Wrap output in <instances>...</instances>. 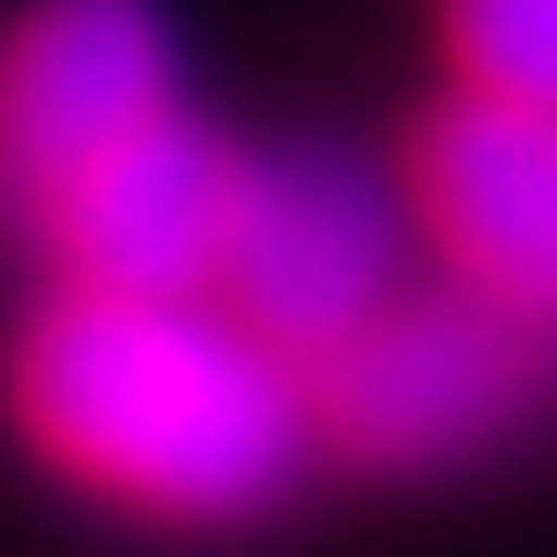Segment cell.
Instances as JSON below:
<instances>
[{
	"label": "cell",
	"instance_id": "cell-3",
	"mask_svg": "<svg viewBox=\"0 0 557 557\" xmlns=\"http://www.w3.org/2000/svg\"><path fill=\"white\" fill-rule=\"evenodd\" d=\"M416 230L394 175H372L361 153L329 143H285V153H240V197H230V240L208 296L273 350V361H318L339 350L372 307H394L416 285Z\"/></svg>",
	"mask_w": 557,
	"mask_h": 557
},
{
	"label": "cell",
	"instance_id": "cell-2",
	"mask_svg": "<svg viewBox=\"0 0 557 557\" xmlns=\"http://www.w3.org/2000/svg\"><path fill=\"white\" fill-rule=\"evenodd\" d=\"M546 339L459 285H405L394 307H372L339 350H318L307 383V437L339 448L350 470H459L492 459L535 394H546Z\"/></svg>",
	"mask_w": 557,
	"mask_h": 557
},
{
	"label": "cell",
	"instance_id": "cell-6",
	"mask_svg": "<svg viewBox=\"0 0 557 557\" xmlns=\"http://www.w3.org/2000/svg\"><path fill=\"white\" fill-rule=\"evenodd\" d=\"M175 99V23L153 0H23L0 23V219L23 230L88 153Z\"/></svg>",
	"mask_w": 557,
	"mask_h": 557
},
{
	"label": "cell",
	"instance_id": "cell-4",
	"mask_svg": "<svg viewBox=\"0 0 557 557\" xmlns=\"http://www.w3.org/2000/svg\"><path fill=\"white\" fill-rule=\"evenodd\" d=\"M230 197H240V143L175 99L110 153H88L23 219V240L55 262V285H88V296H208Z\"/></svg>",
	"mask_w": 557,
	"mask_h": 557
},
{
	"label": "cell",
	"instance_id": "cell-7",
	"mask_svg": "<svg viewBox=\"0 0 557 557\" xmlns=\"http://www.w3.org/2000/svg\"><path fill=\"white\" fill-rule=\"evenodd\" d=\"M437 45L459 99L557 121V0H437Z\"/></svg>",
	"mask_w": 557,
	"mask_h": 557
},
{
	"label": "cell",
	"instance_id": "cell-5",
	"mask_svg": "<svg viewBox=\"0 0 557 557\" xmlns=\"http://www.w3.org/2000/svg\"><path fill=\"white\" fill-rule=\"evenodd\" d=\"M405 230L437 251V285L524 318L557 350V121L546 110H492V99H437L405 143Z\"/></svg>",
	"mask_w": 557,
	"mask_h": 557
},
{
	"label": "cell",
	"instance_id": "cell-1",
	"mask_svg": "<svg viewBox=\"0 0 557 557\" xmlns=\"http://www.w3.org/2000/svg\"><path fill=\"white\" fill-rule=\"evenodd\" d=\"M12 437L88 503L164 535H240L307 481V383L219 296L55 285L0 361Z\"/></svg>",
	"mask_w": 557,
	"mask_h": 557
}]
</instances>
